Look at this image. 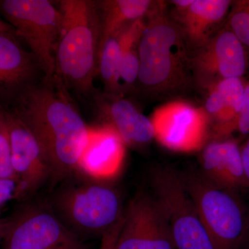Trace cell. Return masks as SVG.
<instances>
[{
    "label": "cell",
    "instance_id": "6da1fadb",
    "mask_svg": "<svg viewBox=\"0 0 249 249\" xmlns=\"http://www.w3.org/2000/svg\"><path fill=\"white\" fill-rule=\"evenodd\" d=\"M15 114L35 137L55 183L79 173V162L90 127L67 95L66 88L53 82L31 84L18 93Z\"/></svg>",
    "mask_w": 249,
    "mask_h": 249
},
{
    "label": "cell",
    "instance_id": "7a4b0ae2",
    "mask_svg": "<svg viewBox=\"0 0 249 249\" xmlns=\"http://www.w3.org/2000/svg\"><path fill=\"white\" fill-rule=\"evenodd\" d=\"M62 15L56 49V78L65 88L93 95L98 74L101 24L96 1H56Z\"/></svg>",
    "mask_w": 249,
    "mask_h": 249
},
{
    "label": "cell",
    "instance_id": "3957f363",
    "mask_svg": "<svg viewBox=\"0 0 249 249\" xmlns=\"http://www.w3.org/2000/svg\"><path fill=\"white\" fill-rule=\"evenodd\" d=\"M147 18L139 45V83L150 91L181 89L193 70L182 32L160 3H152Z\"/></svg>",
    "mask_w": 249,
    "mask_h": 249
},
{
    "label": "cell",
    "instance_id": "277c9868",
    "mask_svg": "<svg viewBox=\"0 0 249 249\" xmlns=\"http://www.w3.org/2000/svg\"><path fill=\"white\" fill-rule=\"evenodd\" d=\"M180 178L218 249H238L248 236L249 224L233 192L217 186L203 174L186 173Z\"/></svg>",
    "mask_w": 249,
    "mask_h": 249
},
{
    "label": "cell",
    "instance_id": "5b68a950",
    "mask_svg": "<svg viewBox=\"0 0 249 249\" xmlns=\"http://www.w3.org/2000/svg\"><path fill=\"white\" fill-rule=\"evenodd\" d=\"M0 11L31 50L44 81L56 78V49L62 15L48 0H3Z\"/></svg>",
    "mask_w": 249,
    "mask_h": 249
},
{
    "label": "cell",
    "instance_id": "8992f818",
    "mask_svg": "<svg viewBox=\"0 0 249 249\" xmlns=\"http://www.w3.org/2000/svg\"><path fill=\"white\" fill-rule=\"evenodd\" d=\"M56 214L76 235L102 236L124 216L117 192L101 182L63 188L53 198Z\"/></svg>",
    "mask_w": 249,
    "mask_h": 249
},
{
    "label": "cell",
    "instance_id": "52a82bcc",
    "mask_svg": "<svg viewBox=\"0 0 249 249\" xmlns=\"http://www.w3.org/2000/svg\"><path fill=\"white\" fill-rule=\"evenodd\" d=\"M152 183L156 199L164 213L176 249H218L180 175L166 168L156 169Z\"/></svg>",
    "mask_w": 249,
    "mask_h": 249
},
{
    "label": "cell",
    "instance_id": "ba28073f",
    "mask_svg": "<svg viewBox=\"0 0 249 249\" xmlns=\"http://www.w3.org/2000/svg\"><path fill=\"white\" fill-rule=\"evenodd\" d=\"M1 249H88L52 209L23 206L9 219Z\"/></svg>",
    "mask_w": 249,
    "mask_h": 249
},
{
    "label": "cell",
    "instance_id": "9c48e42d",
    "mask_svg": "<svg viewBox=\"0 0 249 249\" xmlns=\"http://www.w3.org/2000/svg\"><path fill=\"white\" fill-rule=\"evenodd\" d=\"M116 249H176L156 198L139 194L131 201L124 212Z\"/></svg>",
    "mask_w": 249,
    "mask_h": 249
},
{
    "label": "cell",
    "instance_id": "30bf717a",
    "mask_svg": "<svg viewBox=\"0 0 249 249\" xmlns=\"http://www.w3.org/2000/svg\"><path fill=\"white\" fill-rule=\"evenodd\" d=\"M155 138L175 151L191 152L204 146L209 116L204 109L188 103L173 102L159 108L151 119Z\"/></svg>",
    "mask_w": 249,
    "mask_h": 249
},
{
    "label": "cell",
    "instance_id": "8fae6325",
    "mask_svg": "<svg viewBox=\"0 0 249 249\" xmlns=\"http://www.w3.org/2000/svg\"><path fill=\"white\" fill-rule=\"evenodd\" d=\"M14 169L19 178L18 199L38 189L49 178L50 168L37 141L15 113L5 112Z\"/></svg>",
    "mask_w": 249,
    "mask_h": 249
},
{
    "label": "cell",
    "instance_id": "7c38bea8",
    "mask_svg": "<svg viewBox=\"0 0 249 249\" xmlns=\"http://www.w3.org/2000/svg\"><path fill=\"white\" fill-rule=\"evenodd\" d=\"M193 66L209 78H241L247 69L245 46L229 27L225 28L201 47Z\"/></svg>",
    "mask_w": 249,
    "mask_h": 249
},
{
    "label": "cell",
    "instance_id": "4fadbf2b",
    "mask_svg": "<svg viewBox=\"0 0 249 249\" xmlns=\"http://www.w3.org/2000/svg\"><path fill=\"white\" fill-rule=\"evenodd\" d=\"M124 146L123 139L110 126L90 127L79 173L100 181L115 178L124 164Z\"/></svg>",
    "mask_w": 249,
    "mask_h": 249
},
{
    "label": "cell",
    "instance_id": "5bb4252c",
    "mask_svg": "<svg viewBox=\"0 0 249 249\" xmlns=\"http://www.w3.org/2000/svg\"><path fill=\"white\" fill-rule=\"evenodd\" d=\"M201 161L203 175L217 186L233 193L247 188L240 147L234 141L210 142Z\"/></svg>",
    "mask_w": 249,
    "mask_h": 249
},
{
    "label": "cell",
    "instance_id": "9a60e30c",
    "mask_svg": "<svg viewBox=\"0 0 249 249\" xmlns=\"http://www.w3.org/2000/svg\"><path fill=\"white\" fill-rule=\"evenodd\" d=\"M231 1L194 0L186 9H176L179 27L187 44L201 49L212 38L217 26L227 16Z\"/></svg>",
    "mask_w": 249,
    "mask_h": 249
},
{
    "label": "cell",
    "instance_id": "2e32d148",
    "mask_svg": "<svg viewBox=\"0 0 249 249\" xmlns=\"http://www.w3.org/2000/svg\"><path fill=\"white\" fill-rule=\"evenodd\" d=\"M110 97V102L107 104L98 100L102 103H98V107L107 122L105 124L115 129L125 145L138 146L155 138L151 119L143 115L128 100L119 96Z\"/></svg>",
    "mask_w": 249,
    "mask_h": 249
},
{
    "label": "cell",
    "instance_id": "e0dca14e",
    "mask_svg": "<svg viewBox=\"0 0 249 249\" xmlns=\"http://www.w3.org/2000/svg\"><path fill=\"white\" fill-rule=\"evenodd\" d=\"M37 69L17 40L0 35V95L18 93L32 84Z\"/></svg>",
    "mask_w": 249,
    "mask_h": 249
},
{
    "label": "cell",
    "instance_id": "ac0fdd59",
    "mask_svg": "<svg viewBox=\"0 0 249 249\" xmlns=\"http://www.w3.org/2000/svg\"><path fill=\"white\" fill-rule=\"evenodd\" d=\"M96 4L101 24V46L108 39L119 36L132 23L143 19L150 11L152 1L149 0H106L96 1Z\"/></svg>",
    "mask_w": 249,
    "mask_h": 249
},
{
    "label": "cell",
    "instance_id": "d6986e66",
    "mask_svg": "<svg viewBox=\"0 0 249 249\" xmlns=\"http://www.w3.org/2000/svg\"><path fill=\"white\" fill-rule=\"evenodd\" d=\"M145 28L143 19H139L119 35L121 47L119 82L121 89L133 85L138 80L139 45Z\"/></svg>",
    "mask_w": 249,
    "mask_h": 249
},
{
    "label": "cell",
    "instance_id": "ffe728a7",
    "mask_svg": "<svg viewBox=\"0 0 249 249\" xmlns=\"http://www.w3.org/2000/svg\"><path fill=\"white\" fill-rule=\"evenodd\" d=\"M121 47L119 36L106 40L100 49L98 60L99 73L107 96H119Z\"/></svg>",
    "mask_w": 249,
    "mask_h": 249
},
{
    "label": "cell",
    "instance_id": "44dd1931",
    "mask_svg": "<svg viewBox=\"0 0 249 249\" xmlns=\"http://www.w3.org/2000/svg\"><path fill=\"white\" fill-rule=\"evenodd\" d=\"M222 95L226 107L237 125V116L243 106L245 86L240 78H225L219 80L214 87Z\"/></svg>",
    "mask_w": 249,
    "mask_h": 249
},
{
    "label": "cell",
    "instance_id": "7402d4cb",
    "mask_svg": "<svg viewBox=\"0 0 249 249\" xmlns=\"http://www.w3.org/2000/svg\"><path fill=\"white\" fill-rule=\"evenodd\" d=\"M0 179H10L19 184V178L14 169L9 129L4 111L0 120Z\"/></svg>",
    "mask_w": 249,
    "mask_h": 249
},
{
    "label": "cell",
    "instance_id": "603a6c76",
    "mask_svg": "<svg viewBox=\"0 0 249 249\" xmlns=\"http://www.w3.org/2000/svg\"><path fill=\"white\" fill-rule=\"evenodd\" d=\"M229 27L249 48V1H237L229 16Z\"/></svg>",
    "mask_w": 249,
    "mask_h": 249
},
{
    "label": "cell",
    "instance_id": "cb8c5ba5",
    "mask_svg": "<svg viewBox=\"0 0 249 249\" xmlns=\"http://www.w3.org/2000/svg\"><path fill=\"white\" fill-rule=\"evenodd\" d=\"M236 127L243 135L249 134V83L245 86L243 106L237 116Z\"/></svg>",
    "mask_w": 249,
    "mask_h": 249
},
{
    "label": "cell",
    "instance_id": "d4e9b609",
    "mask_svg": "<svg viewBox=\"0 0 249 249\" xmlns=\"http://www.w3.org/2000/svg\"><path fill=\"white\" fill-rule=\"evenodd\" d=\"M124 214L119 222L103 234L99 249H116L118 237L124 224Z\"/></svg>",
    "mask_w": 249,
    "mask_h": 249
},
{
    "label": "cell",
    "instance_id": "484cf974",
    "mask_svg": "<svg viewBox=\"0 0 249 249\" xmlns=\"http://www.w3.org/2000/svg\"><path fill=\"white\" fill-rule=\"evenodd\" d=\"M18 183L10 179H0V207L13 199H18Z\"/></svg>",
    "mask_w": 249,
    "mask_h": 249
},
{
    "label": "cell",
    "instance_id": "4316f807",
    "mask_svg": "<svg viewBox=\"0 0 249 249\" xmlns=\"http://www.w3.org/2000/svg\"><path fill=\"white\" fill-rule=\"evenodd\" d=\"M240 150L246 183H247V188L249 189V139L245 142V145L240 147Z\"/></svg>",
    "mask_w": 249,
    "mask_h": 249
},
{
    "label": "cell",
    "instance_id": "83f0119b",
    "mask_svg": "<svg viewBox=\"0 0 249 249\" xmlns=\"http://www.w3.org/2000/svg\"><path fill=\"white\" fill-rule=\"evenodd\" d=\"M0 35L7 36V37H11L15 40H18L14 27L1 18H0Z\"/></svg>",
    "mask_w": 249,
    "mask_h": 249
},
{
    "label": "cell",
    "instance_id": "f1b7e54d",
    "mask_svg": "<svg viewBox=\"0 0 249 249\" xmlns=\"http://www.w3.org/2000/svg\"><path fill=\"white\" fill-rule=\"evenodd\" d=\"M194 0H175L172 3L175 6V9H183L188 7Z\"/></svg>",
    "mask_w": 249,
    "mask_h": 249
},
{
    "label": "cell",
    "instance_id": "f546056e",
    "mask_svg": "<svg viewBox=\"0 0 249 249\" xmlns=\"http://www.w3.org/2000/svg\"><path fill=\"white\" fill-rule=\"evenodd\" d=\"M6 220H0V244L2 242L3 237H4L5 231H6Z\"/></svg>",
    "mask_w": 249,
    "mask_h": 249
},
{
    "label": "cell",
    "instance_id": "4dcf8cb0",
    "mask_svg": "<svg viewBox=\"0 0 249 249\" xmlns=\"http://www.w3.org/2000/svg\"><path fill=\"white\" fill-rule=\"evenodd\" d=\"M3 110L0 108V120H1V116H2Z\"/></svg>",
    "mask_w": 249,
    "mask_h": 249
},
{
    "label": "cell",
    "instance_id": "1f68e13d",
    "mask_svg": "<svg viewBox=\"0 0 249 249\" xmlns=\"http://www.w3.org/2000/svg\"></svg>",
    "mask_w": 249,
    "mask_h": 249
}]
</instances>
